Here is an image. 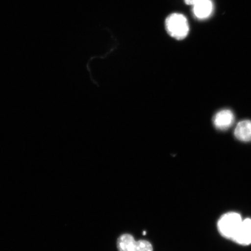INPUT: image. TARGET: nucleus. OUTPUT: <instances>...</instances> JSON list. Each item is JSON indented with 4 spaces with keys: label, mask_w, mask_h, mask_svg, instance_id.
Returning a JSON list of instances; mask_svg holds the SVG:
<instances>
[{
    "label": "nucleus",
    "mask_w": 251,
    "mask_h": 251,
    "mask_svg": "<svg viewBox=\"0 0 251 251\" xmlns=\"http://www.w3.org/2000/svg\"><path fill=\"white\" fill-rule=\"evenodd\" d=\"M165 28L169 35L178 40L186 38L189 33L187 19L181 14L169 15L166 19Z\"/></svg>",
    "instance_id": "f257e3e1"
},
{
    "label": "nucleus",
    "mask_w": 251,
    "mask_h": 251,
    "mask_svg": "<svg viewBox=\"0 0 251 251\" xmlns=\"http://www.w3.org/2000/svg\"><path fill=\"white\" fill-rule=\"evenodd\" d=\"M232 240L241 246L251 244V219L243 220Z\"/></svg>",
    "instance_id": "20e7f679"
},
{
    "label": "nucleus",
    "mask_w": 251,
    "mask_h": 251,
    "mask_svg": "<svg viewBox=\"0 0 251 251\" xmlns=\"http://www.w3.org/2000/svg\"><path fill=\"white\" fill-rule=\"evenodd\" d=\"M193 6L194 14L198 18H208L212 13L213 5L211 0H199Z\"/></svg>",
    "instance_id": "0eeeda50"
},
{
    "label": "nucleus",
    "mask_w": 251,
    "mask_h": 251,
    "mask_svg": "<svg viewBox=\"0 0 251 251\" xmlns=\"http://www.w3.org/2000/svg\"><path fill=\"white\" fill-rule=\"evenodd\" d=\"M233 112L229 109L222 110L215 115L213 124L220 130H226L230 128L234 122Z\"/></svg>",
    "instance_id": "39448f33"
},
{
    "label": "nucleus",
    "mask_w": 251,
    "mask_h": 251,
    "mask_svg": "<svg viewBox=\"0 0 251 251\" xmlns=\"http://www.w3.org/2000/svg\"><path fill=\"white\" fill-rule=\"evenodd\" d=\"M146 232L143 231V235H146Z\"/></svg>",
    "instance_id": "1a4fd4ad"
},
{
    "label": "nucleus",
    "mask_w": 251,
    "mask_h": 251,
    "mask_svg": "<svg viewBox=\"0 0 251 251\" xmlns=\"http://www.w3.org/2000/svg\"><path fill=\"white\" fill-rule=\"evenodd\" d=\"M243 219L237 212L225 213L219 220L218 227L223 237L233 240Z\"/></svg>",
    "instance_id": "f03ea898"
},
{
    "label": "nucleus",
    "mask_w": 251,
    "mask_h": 251,
    "mask_svg": "<svg viewBox=\"0 0 251 251\" xmlns=\"http://www.w3.org/2000/svg\"><path fill=\"white\" fill-rule=\"evenodd\" d=\"M234 136L238 140L243 142L251 141V121L246 120L239 122L234 130Z\"/></svg>",
    "instance_id": "423d86ee"
},
{
    "label": "nucleus",
    "mask_w": 251,
    "mask_h": 251,
    "mask_svg": "<svg viewBox=\"0 0 251 251\" xmlns=\"http://www.w3.org/2000/svg\"><path fill=\"white\" fill-rule=\"evenodd\" d=\"M117 246L118 251H153L152 245L149 241H137L132 235L127 233L118 238Z\"/></svg>",
    "instance_id": "7ed1b4c3"
},
{
    "label": "nucleus",
    "mask_w": 251,
    "mask_h": 251,
    "mask_svg": "<svg viewBox=\"0 0 251 251\" xmlns=\"http://www.w3.org/2000/svg\"><path fill=\"white\" fill-rule=\"evenodd\" d=\"M199 0H184L185 3L188 5H194Z\"/></svg>",
    "instance_id": "6e6552de"
}]
</instances>
